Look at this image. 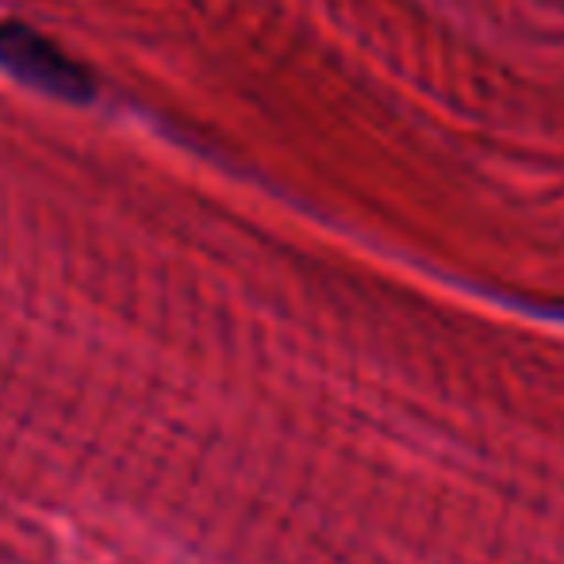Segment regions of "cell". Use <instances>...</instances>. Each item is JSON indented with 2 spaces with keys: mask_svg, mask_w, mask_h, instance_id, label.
I'll return each instance as SVG.
<instances>
[{
  "mask_svg": "<svg viewBox=\"0 0 564 564\" xmlns=\"http://www.w3.org/2000/svg\"><path fill=\"white\" fill-rule=\"evenodd\" d=\"M0 66L20 77V82L62 100H85L93 93L89 74L69 54H62L54 43H46L43 35L20 28V23L0 28Z\"/></svg>",
  "mask_w": 564,
  "mask_h": 564,
  "instance_id": "obj_1",
  "label": "cell"
}]
</instances>
